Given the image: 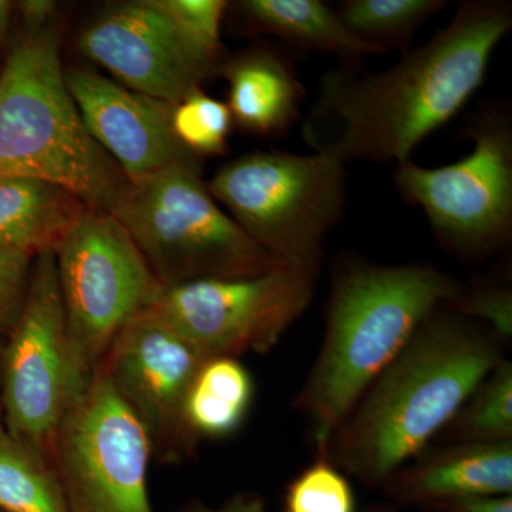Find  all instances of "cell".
I'll return each instance as SVG.
<instances>
[{"label":"cell","mask_w":512,"mask_h":512,"mask_svg":"<svg viewBox=\"0 0 512 512\" xmlns=\"http://www.w3.org/2000/svg\"><path fill=\"white\" fill-rule=\"evenodd\" d=\"M512 28L504 0H467L426 45L382 72L326 73L303 136L343 163L399 165L446 126L481 89L498 45Z\"/></svg>","instance_id":"obj_1"},{"label":"cell","mask_w":512,"mask_h":512,"mask_svg":"<svg viewBox=\"0 0 512 512\" xmlns=\"http://www.w3.org/2000/svg\"><path fill=\"white\" fill-rule=\"evenodd\" d=\"M504 360L488 328L448 311L431 313L377 376L322 456L366 487L384 485L446 429Z\"/></svg>","instance_id":"obj_2"},{"label":"cell","mask_w":512,"mask_h":512,"mask_svg":"<svg viewBox=\"0 0 512 512\" xmlns=\"http://www.w3.org/2000/svg\"><path fill=\"white\" fill-rule=\"evenodd\" d=\"M453 276L431 265H382L340 256L322 348L295 406L309 421L319 456L377 376L414 333L461 292Z\"/></svg>","instance_id":"obj_3"},{"label":"cell","mask_w":512,"mask_h":512,"mask_svg":"<svg viewBox=\"0 0 512 512\" xmlns=\"http://www.w3.org/2000/svg\"><path fill=\"white\" fill-rule=\"evenodd\" d=\"M13 178L62 185L107 212L128 183L80 119L50 26L23 33L0 73V181Z\"/></svg>","instance_id":"obj_4"},{"label":"cell","mask_w":512,"mask_h":512,"mask_svg":"<svg viewBox=\"0 0 512 512\" xmlns=\"http://www.w3.org/2000/svg\"><path fill=\"white\" fill-rule=\"evenodd\" d=\"M109 212L164 289L285 266L252 241L212 197L200 163H177L128 180Z\"/></svg>","instance_id":"obj_5"},{"label":"cell","mask_w":512,"mask_h":512,"mask_svg":"<svg viewBox=\"0 0 512 512\" xmlns=\"http://www.w3.org/2000/svg\"><path fill=\"white\" fill-rule=\"evenodd\" d=\"M345 165L319 151H255L222 165L208 188L259 247L318 278L326 239L348 201Z\"/></svg>","instance_id":"obj_6"},{"label":"cell","mask_w":512,"mask_h":512,"mask_svg":"<svg viewBox=\"0 0 512 512\" xmlns=\"http://www.w3.org/2000/svg\"><path fill=\"white\" fill-rule=\"evenodd\" d=\"M464 131L474 144L466 157L437 168L404 161L394 184L404 201L423 210L441 247L460 258H484L512 237L511 119L507 110L483 107Z\"/></svg>","instance_id":"obj_7"},{"label":"cell","mask_w":512,"mask_h":512,"mask_svg":"<svg viewBox=\"0 0 512 512\" xmlns=\"http://www.w3.org/2000/svg\"><path fill=\"white\" fill-rule=\"evenodd\" d=\"M93 376L70 340L55 251L42 252L33 259L25 302L3 342V427L47 458L57 429Z\"/></svg>","instance_id":"obj_8"},{"label":"cell","mask_w":512,"mask_h":512,"mask_svg":"<svg viewBox=\"0 0 512 512\" xmlns=\"http://www.w3.org/2000/svg\"><path fill=\"white\" fill-rule=\"evenodd\" d=\"M55 258L70 340L94 375L120 330L164 288L107 211L87 212L57 245Z\"/></svg>","instance_id":"obj_9"},{"label":"cell","mask_w":512,"mask_h":512,"mask_svg":"<svg viewBox=\"0 0 512 512\" xmlns=\"http://www.w3.org/2000/svg\"><path fill=\"white\" fill-rule=\"evenodd\" d=\"M143 427L96 370L57 429L47 461L72 512H154Z\"/></svg>","instance_id":"obj_10"},{"label":"cell","mask_w":512,"mask_h":512,"mask_svg":"<svg viewBox=\"0 0 512 512\" xmlns=\"http://www.w3.org/2000/svg\"><path fill=\"white\" fill-rule=\"evenodd\" d=\"M315 276L281 266L245 278L204 279L163 289L147 309L204 356L269 352L315 295Z\"/></svg>","instance_id":"obj_11"},{"label":"cell","mask_w":512,"mask_h":512,"mask_svg":"<svg viewBox=\"0 0 512 512\" xmlns=\"http://www.w3.org/2000/svg\"><path fill=\"white\" fill-rule=\"evenodd\" d=\"M204 360L150 309L120 330L101 360L100 372L136 416L160 464L185 463L200 447L185 403Z\"/></svg>","instance_id":"obj_12"},{"label":"cell","mask_w":512,"mask_h":512,"mask_svg":"<svg viewBox=\"0 0 512 512\" xmlns=\"http://www.w3.org/2000/svg\"><path fill=\"white\" fill-rule=\"evenodd\" d=\"M79 47L121 86L170 104L201 89L224 63L185 37L151 0L103 10L80 33Z\"/></svg>","instance_id":"obj_13"},{"label":"cell","mask_w":512,"mask_h":512,"mask_svg":"<svg viewBox=\"0 0 512 512\" xmlns=\"http://www.w3.org/2000/svg\"><path fill=\"white\" fill-rule=\"evenodd\" d=\"M67 90L87 133L128 180L177 163H200L171 126L174 104L151 99L92 70L67 69Z\"/></svg>","instance_id":"obj_14"},{"label":"cell","mask_w":512,"mask_h":512,"mask_svg":"<svg viewBox=\"0 0 512 512\" xmlns=\"http://www.w3.org/2000/svg\"><path fill=\"white\" fill-rule=\"evenodd\" d=\"M400 504L430 508L450 501L512 493V441L427 447L386 484Z\"/></svg>","instance_id":"obj_15"},{"label":"cell","mask_w":512,"mask_h":512,"mask_svg":"<svg viewBox=\"0 0 512 512\" xmlns=\"http://www.w3.org/2000/svg\"><path fill=\"white\" fill-rule=\"evenodd\" d=\"M232 120L254 136L282 137L301 117L306 93L291 60L269 47H254L222 63Z\"/></svg>","instance_id":"obj_16"},{"label":"cell","mask_w":512,"mask_h":512,"mask_svg":"<svg viewBox=\"0 0 512 512\" xmlns=\"http://www.w3.org/2000/svg\"><path fill=\"white\" fill-rule=\"evenodd\" d=\"M92 210L62 185L35 178L0 181V252L55 251Z\"/></svg>","instance_id":"obj_17"},{"label":"cell","mask_w":512,"mask_h":512,"mask_svg":"<svg viewBox=\"0 0 512 512\" xmlns=\"http://www.w3.org/2000/svg\"><path fill=\"white\" fill-rule=\"evenodd\" d=\"M237 10L252 32L278 37L298 49L335 55L343 62L386 53L353 36L336 10L319 0H242Z\"/></svg>","instance_id":"obj_18"},{"label":"cell","mask_w":512,"mask_h":512,"mask_svg":"<svg viewBox=\"0 0 512 512\" xmlns=\"http://www.w3.org/2000/svg\"><path fill=\"white\" fill-rule=\"evenodd\" d=\"M254 397V379L238 359H205L185 403L188 426L200 441L228 439L244 426Z\"/></svg>","instance_id":"obj_19"},{"label":"cell","mask_w":512,"mask_h":512,"mask_svg":"<svg viewBox=\"0 0 512 512\" xmlns=\"http://www.w3.org/2000/svg\"><path fill=\"white\" fill-rule=\"evenodd\" d=\"M0 511L72 512L42 454L0 427Z\"/></svg>","instance_id":"obj_20"},{"label":"cell","mask_w":512,"mask_h":512,"mask_svg":"<svg viewBox=\"0 0 512 512\" xmlns=\"http://www.w3.org/2000/svg\"><path fill=\"white\" fill-rule=\"evenodd\" d=\"M447 2L443 0H346L336 13L357 39L380 47H406L417 30Z\"/></svg>","instance_id":"obj_21"},{"label":"cell","mask_w":512,"mask_h":512,"mask_svg":"<svg viewBox=\"0 0 512 512\" xmlns=\"http://www.w3.org/2000/svg\"><path fill=\"white\" fill-rule=\"evenodd\" d=\"M443 433L451 444L512 441L511 362L504 359L495 366Z\"/></svg>","instance_id":"obj_22"},{"label":"cell","mask_w":512,"mask_h":512,"mask_svg":"<svg viewBox=\"0 0 512 512\" xmlns=\"http://www.w3.org/2000/svg\"><path fill=\"white\" fill-rule=\"evenodd\" d=\"M171 126L185 150L200 160L227 151L234 120L227 103L198 89L174 104Z\"/></svg>","instance_id":"obj_23"},{"label":"cell","mask_w":512,"mask_h":512,"mask_svg":"<svg viewBox=\"0 0 512 512\" xmlns=\"http://www.w3.org/2000/svg\"><path fill=\"white\" fill-rule=\"evenodd\" d=\"M282 512H357L355 491L345 473L319 457L288 484Z\"/></svg>","instance_id":"obj_24"},{"label":"cell","mask_w":512,"mask_h":512,"mask_svg":"<svg viewBox=\"0 0 512 512\" xmlns=\"http://www.w3.org/2000/svg\"><path fill=\"white\" fill-rule=\"evenodd\" d=\"M175 28L211 55L222 57L221 28L229 3L225 0H151Z\"/></svg>","instance_id":"obj_25"},{"label":"cell","mask_w":512,"mask_h":512,"mask_svg":"<svg viewBox=\"0 0 512 512\" xmlns=\"http://www.w3.org/2000/svg\"><path fill=\"white\" fill-rule=\"evenodd\" d=\"M448 311L467 319L484 320L498 339L512 338V291L497 285H480L461 289L453 301L446 305Z\"/></svg>","instance_id":"obj_26"},{"label":"cell","mask_w":512,"mask_h":512,"mask_svg":"<svg viewBox=\"0 0 512 512\" xmlns=\"http://www.w3.org/2000/svg\"><path fill=\"white\" fill-rule=\"evenodd\" d=\"M35 255L22 251L0 252V338H6L18 319L28 293Z\"/></svg>","instance_id":"obj_27"},{"label":"cell","mask_w":512,"mask_h":512,"mask_svg":"<svg viewBox=\"0 0 512 512\" xmlns=\"http://www.w3.org/2000/svg\"><path fill=\"white\" fill-rule=\"evenodd\" d=\"M175 512H266V504L261 495L242 491L231 495L220 505H207L200 500H194Z\"/></svg>","instance_id":"obj_28"},{"label":"cell","mask_w":512,"mask_h":512,"mask_svg":"<svg viewBox=\"0 0 512 512\" xmlns=\"http://www.w3.org/2000/svg\"><path fill=\"white\" fill-rule=\"evenodd\" d=\"M57 9L52 0H22L15 3L19 18L22 20L23 33H37L49 28Z\"/></svg>","instance_id":"obj_29"},{"label":"cell","mask_w":512,"mask_h":512,"mask_svg":"<svg viewBox=\"0 0 512 512\" xmlns=\"http://www.w3.org/2000/svg\"><path fill=\"white\" fill-rule=\"evenodd\" d=\"M437 512H512V495L477 497L450 501L430 508Z\"/></svg>","instance_id":"obj_30"},{"label":"cell","mask_w":512,"mask_h":512,"mask_svg":"<svg viewBox=\"0 0 512 512\" xmlns=\"http://www.w3.org/2000/svg\"><path fill=\"white\" fill-rule=\"evenodd\" d=\"M13 12H15V3L10 0H0V47L8 43Z\"/></svg>","instance_id":"obj_31"},{"label":"cell","mask_w":512,"mask_h":512,"mask_svg":"<svg viewBox=\"0 0 512 512\" xmlns=\"http://www.w3.org/2000/svg\"><path fill=\"white\" fill-rule=\"evenodd\" d=\"M5 338H0V427L3 426V403H2V350Z\"/></svg>","instance_id":"obj_32"},{"label":"cell","mask_w":512,"mask_h":512,"mask_svg":"<svg viewBox=\"0 0 512 512\" xmlns=\"http://www.w3.org/2000/svg\"><path fill=\"white\" fill-rule=\"evenodd\" d=\"M365 512H396V511L392 510V508H387V507H372V508H367V510Z\"/></svg>","instance_id":"obj_33"},{"label":"cell","mask_w":512,"mask_h":512,"mask_svg":"<svg viewBox=\"0 0 512 512\" xmlns=\"http://www.w3.org/2000/svg\"><path fill=\"white\" fill-rule=\"evenodd\" d=\"M0 512H3V511H0Z\"/></svg>","instance_id":"obj_34"}]
</instances>
